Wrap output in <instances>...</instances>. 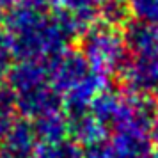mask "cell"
Wrapping results in <instances>:
<instances>
[]
</instances>
